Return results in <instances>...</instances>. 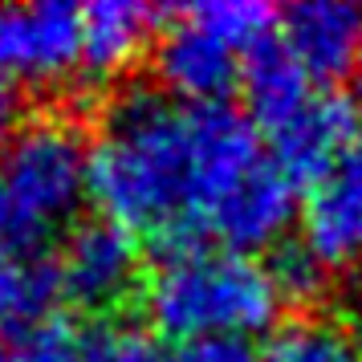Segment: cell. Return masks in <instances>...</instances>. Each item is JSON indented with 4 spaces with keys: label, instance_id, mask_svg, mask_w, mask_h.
Segmentation results:
<instances>
[{
    "label": "cell",
    "instance_id": "8fae6325",
    "mask_svg": "<svg viewBox=\"0 0 362 362\" xmlns=\"http://www.w3.org/2000/svg\"><path fill=\"white\" fill-rule=\"evenodd\" d=\"M155 21H159L155 8L139 4V0H98V4H86L78 69H86V78H94V82L127 74L151 45Z\"/></svg>",
    "mask_w": 362,
    "mask_h": 362
},
{
    "label": "cell",
    "instance_id": "30bf717a",
    "mask_svg": "<svg viewBox=\"0 0 362 362\" xmlns=\"http://www.w3.org/2000/svg\"><path fill=\"white\" fill-rule=\"evenodd\" d=\"M326 269L362 261V131L305 199V240Z\"/></svg>",
    "mask_w": 362,
    "mask_h": 362
},
{
    "label": "cell",
    "instance_id": "7a4b0ae2",
    "mask_svg": "<svg viewBox=\"0 0 362 362\" xmlns=\"http://www.w3.org/2000/svg\"><path fill=\"white\" fill-rule=\"evenodd\" d=\"M151 326L175 342H212L261 334L277 322L281 297L264 261L224 248L163 257L143 289Z\"/></svg>",
    "mask_w": 362,
    "mask_h": 362
},
{
    "label": "cell",
    "instance_id": "ffe728a7",
    "mask_svg": "<svg viewBox=\"0 0 362 362\" xmlns=\"http://www.w3.org/2000/svg\"><path fill=\"white\" fill-rule=\"evenodd\" d=\"M0 362H17V354H13L8 346H0Z\"/></svg>",
    "mask_w": 362,
    "mask_h": 362
},
{
    "label": "cell",
    "instance_id": "ba28073f",
    "mask_svg": "<svg viewBox=\"0 0 362 362\" xmlns=\"http://www.w3.org/2000/svg\"><path fill=\"white\" fill-rule=\"evenodd\" d=\"M240 53L183 8L171 13V25L155 41V74L163 82V94L180 102H224L240 78Z\"/></svg>",
    "mask_w": 362,
    "mask_h": 362
},
{
    "label": "cell",
    "instance_id": "44dd1931",
    "mask_svg": "<svg viewBox=\"0 0 362 362\" xmlns=\"http://www.w3.org/2000/svg\"><path fill=\"white\" fill-rule=\"evenodd\" d=\"M102 346H106V342H102ZM98 362H102V358H98Z\"/></svg>",
    "mask_w": 362,
    "mask_h": 362
},
{
    "label": "cell",
    "instance_id": "8992f818",
    "mask_svg": "<svg viewBox=\"0 0 362 362\" xmlns=\"http://www.w3.org/2000/svg\"><path fill=\"white\" fill-rule=\"evenodd\" d=\"M358 139V110L346 94H310V102L269 131V159L297 183H322Z\"/></svg>",
    "mask_w": 362,
    "mask_h": 362
},
{
    "label": "cell",
    "instance_id": "9c48e42d",
    "mask_svg": "<svg viewBox=\"0 0 362 362\" xmlns=\"http://www.w3.org/2000/svg\"><path fill=\"white\" fill-rule=\"evenodd\" d=\"M297 216V187L269 155L248 171L212 220V248L224 252H257L277 248Z\"/></svg>",
    "mask_w": 362,
    "mask_h": 362
},
{
    "label": "cell",
    "instance_id": "d6986e66",
    "mask_svg": "<svg viewBox=\"0 0 362 362\" xmlns=\"http://www.w3.org/2000/svg\"><path fill=\"white\" fill-rule=\"evenodd\" d=\"M25 102H21V90L13 82H0V147L13 139V134L25 127Z\"/></svg>",
    "mask_w": 362,
    "mask_h": 362
},
{
    "label": "cell",
    "instance_id": "52a82bcc",
    "mask_svg": "<svg viewBox=\"0 0 362 362\" xmlns=\"http://www.w3.org/2000/svg\"><path fill=\"white\" fill-rule=\"evenodd\" d=\"M281 21V45L289 49L310 82H338L358 69L362 57V8L346 0H297Z\"/></svg>",
    "mask_w": 362,
    "mask_h": 362
},
{
    "label": "cell",
    "instance_id": "e0dca14e",
    "mask_svg": "<svg viewBox=\"0 0 362 362\" xmlns=\"http://www.w3.org/2000/svg\"><path fill=\"white\" fill-rule=\"evenodd\" d=\"M102 362H167V350L139 329H106Z\"/></svg>",
    "mask_w": 362,
    "mask_h": 362
},
{
    "label": "cell",
    "instance_id": "5b68a950",
    "mask_svg": "<svg viewBox=\"0 0 362 362\" xmlns=\"http://www.w3.org/2000/svg\"><path fill=\"white\" fill-rule=\"evenodd\" d=\"M82 8L66 0L0 8V82L53 86L78 69Z\"/></svg>",
    "mask_w": 362,
    "mask_h": 362
},
{
    "label": "cell",
    "instance_id": "6da1fadb",
    "mask_svg": "<svg viewBox=\"0 0 362 362\" xmlns=\"http://www.w3.org/2000/svg\"><path fill=\"white\" fill-rule=\"evenodd\" d=\"M261 159V134L232 102H180L134 86L90 139V196L106 220L180 257L212 248L220 204Z\"/></svg>",
    "mask_w": 362,
    "mask_h": 362
},
{
    "label": "cell",
    "instance_id": "5bb4252c",
    "mask_svg": "<svg viewBox=\"0 0 362 362\" xmlns=\"http://www.w3.org/2000/svg\"><path fill=\"white\" fill-rule=\"evenodd\" d=\"M53 277L45 261H29L17 257L0 245V326H13V322H33L41 313L53 310Z\"/></svg>",
    "mask_w": 362,
    "mask_h": 362
},
{
    "label": "cell",
    "instance_id": "3957f363",
    "mask_svg": "<svg viewBox=\"0 0 362 362\" xmlns=\"http://www.w3.org/2000/svg\"><path fill=\"white\" fill-rule=\"evenodd\" d=\"M90 199V143L69 118L25 122L0 147V245L33 261Z\"/></svg>",
    "mask_w": 362,
    "mask_h": 362
},
{
    "label": "cell",
    "instance_id": "7c38bea8",
    "mask_svg": "<svg viewBox=\"0 0 362 362\" xmlns=\"http://www.w3.org/2000/svg\"><path fill=\"white\" fill-rule=\"evenodd\" d=\"M236 86L245 94V106H248V115H252V122H261L264 131H273L293 110H301L313 94L310 78L289 57V49L281 45V37H269L257 49L245 53Z\"/></svg>",
    "mask_w": 362,
    "mask_h": 362
},
{
    "label": "cell",
    "instance_id": "277c9868",
    "mask_svg": "<svg viewBox=\"0 0 362 362\" xmlns=\"http://www.w3.org/2000/svg\"><path fill=\"white\" fill-rule=\"evenodd\" d=\"M139 273V245L122 224L106 216L78 220L62 236L57 257L49 261L53 293L78 310H110L131 293Z\"/></svg>",
    "mask_w": 362,
    "mask_h": 362
},
{
    "label": "cell",
    "instance_id": "2e32d148",
    "mask_svg": "<svg viewBox=\"0 0 362 362\" xmlns=\"http://www.w3.org/2000/svg\"><path fill=\"white\" fill-rule=\"evenodd\" d=\"M269 269V277H273V289H277L281 305L285 301H313V297L326 289V264L313 257L305 245H277L273 248V257L264 261Z\"/></svg>",
    "mask_w": 362,
    "mask_h": 362
},
{
    "label": "cell",
    "instance_id": "ac0fdd59",
    "mask_svg": "<svg viewBox=\"0 0 362 362\" xmlns=\"http://www.w3.org/2000/svg\"><path fill=\"white\" fill-rule=\"evenodd\" d=\"M167 362H252V346L236 338H212V342H183Z\"/></svg>",
    "mask_w": 362,
    "mask_h": 362
},
{
    "label": "cell",
    "instance_id": "9a60e30c",
    "mask_svg": "<svg viewBox=\"0 0 362 362\" xmlns=\"http://www.w3.org/2000/svg\"><path fill=\"white\" fill-rule=\"evenodd\" d=\"M192 21H199L208 33H216L224 45L245 57L248 49H257L261 41L273 37V21H277V8H269L261 0H204V4H192L183 8Z\"/></svg>",
    "mask_w": 362,
    "mask_h": 362
},
{
    "label": "cell",
    "instance_id": "4fadbf2b",
    "mask_svg": "<svg viewBox=\"0 0 362 362\" xmlns=\"http://www.w3.org/2000/svg\"><path fill=\"white\" fill-rule=\"evenodd\" d=\"M252 362H362V338L338 313H297L264 338Z\"/></svg>",
    "mask_w": 362,
    "mask_h": 362
}]
</instances>
